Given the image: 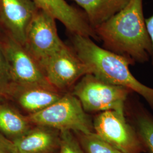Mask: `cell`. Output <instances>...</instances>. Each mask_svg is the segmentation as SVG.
Masks as SVG:
<instances>
[{"instance_id":"obj_10","label":"cell","mask_w":153,"mask_h":153,"mask_svg":"<svg viewBox=\"0 0 153 153\" xmlns=\"http://www.w3.org/2000/svg\"><path fill=\"white\" fill-rule=\"evenodd\" d=\"M39 9L48 13L62 23L71 34L98 39L85 13L70 5L65 0H33Z\"/></svg>"},{"instance_id":"obj_2","label":"cell","mask_w":153,"mask_h":153,"mask_svg":"<svg viewBox=\"0 0 153 153\" xmlns=\"http://www.w3.org/2000/svg\"><path fill=\"white\" fill-rule=\"evenodd\" d=\"M72 49L87 66L90 74L110 84L141 95L153 108V88L138 81L129 65L134 63L123 56L99 47L90 38L72 34Z\"/></svg>"},{"instance_id":"obj_4","label":"cell","mask_w":153,"mask_h":153,"mask_svg":"<svg viewBox=\"0 0 153 153\" xmlns=\"http://www.w3.org/2000/svg\"><path fill=\"white\" fill-rule=\"evenodd\" d=\"M131 91L87 74L76 83L72 94L86 112L114 111L125 114V103Z\"/></svg>"},{"instance_id":"obj_1","label":"cell","mask_w":153,"mask_h":153,"mask_svg":"<svg viewBox=\"0 0 153 153\" xmlns=\"http://www.w3.org/2000/svg\"><path fill=\"white\" fill-rule=\"evenodd\" d=\"M143 0H130L121 11L95 28L105 49L133 63L151 59L152 48L143 10Z\"/></svg>"},{"instance_id":"obj_7","label":"cell","mask_w":153,"mask_h":153,"mask_svg":"<svg viewBox=\"0 0 153 153\" xmlns=\"http://www.w3.org/2000/svg\"><path fill=\"white\" fill-rule=\"evenodd\" d=\"M1 44L11 79L15 85L52 86L38 62L21 44L9 36Z\"/></svg>"},{"instance_id":"obj_8","label":"cell","mask_w":153,"mask_h":153,"mask_svg":"<svg viewBox=\"0 0 153 153\" xmlns=\"http://www.w3.org/2000/svg\"><path fill=\"white\" fill-rule=\"evenodd\" d=\"M42 69L49 83L59 91L71 87L82 76L90 74L87 66L73 49L65 44L49 57Z\"/></svg>"},{"instance_id":"obj_5","label":"cell","mask_w":153,"mask_h":153,"mask_svg":"<svg viewBox=\"0 0 153 153\" xmlns=\"http://www.w3.org/2000/svg\"><path fill=\"white\" fill-rule=\"evenodd\" d=\"M56 20L48 13L39 9L26 31L24 47L41 68L64 44L57 33Z\"/></svg>"},{"instance_id":"obj_12","label":"cell","mask_w":153,"mask_h":153,"mask_svg":"<svg viewBox=\"0 0 153 153\" xmlns=\"http://www.w3.org/2000/svg\"><path fill=\"white\" fill-rule=\"evenodd\" d=\"M63 95L60 91L51 86L15 85L10 97L14 99L22 109L33 114L53 104Z\"/></svg>"},{"instance_id":"obj_19","label":"cell","mask_w":153,"mask_h":153,"mask_svg":"<svg viewBox=\"0 0 153 153\" xmlns=\"http://www.w3.org/2000/svg\"><path fill=\"white\" fill-rule=\"evenodd\" d=\"M13 142L0 132V153H11Z\"/></svg>"},{"instance_id":"obj_3","label":"cell","mask_w":153,"mask_h":153,"mask_svg":"<svg viewBox=\"0 0 153 153\" xmlns=\"http://www.w3.org/2000/svg\"><path fill=\"white\" fill-rule=\"evenodd\" d=\"M27 117L35 126H44L59 131L83 133L94 131L93 121L72 93L64 94L53 104L28 115Z\"/></svg>"},{"instance_id":"obj_9","label":"cell","mask_w":153,"mask_h":153,"mask_svg":"<svg viewBox=\"0 0 153 153\" xmlns=\"http://www.w3.org/2000/svg\"><path fill=\"white\" fill-rule=\"evenodd\" d=\"M38 10L33 0H0V23L8 36L24 47L28 26Z\"/></svg>"},{"instance_id":"obj_18","label":"cell","mask_w":153,"mask_h":153,"mask_svg":"<svg viewBox=\"0 0 153 153\" xmlns=\"http://www.w3.org/2000/svg\"><path fill=\"white\" fill-rule=\"evenodd\" d=\"M57 153H85L74 132L60 131V143Z\"/></svg>"},{"instance_id":"obj_14","label":"cell","mask_w":153,"mask_h":153,"mask_svg":"<svg viewBox=\"0 0 153 153\" xmlns=\"http://www.w3.org/2000/svg\"><path fill=\"white\" fill-rule=\"evenodd\" d=\"M32 125L27 116L9 104L0 102V132L7 138L14 141L30 129Z\"/></svg>"},{"instance_id":"obj_17","label":"cell","mask_w":153,"mask_h":153,"mask_svg":"<svg viewBox=\"0 0 153 153\" xmlns=\"http://www.w3.org/2000/svg\"><path fill=\"white\" fill-rule=\"evenodd\" d=\"M14 86L0 42V99L10 97Z\"/></svg>"},{"instance_id":"obj_13","label":"cell","mask_w":153,"mask_h":153,"mask_svg":"<svg viewBox=\"0 0 153 153\" xmlns=\"http://www.w3.org/2000/svg\"><path fill=\"white\" fill-rule=\"evenodd\" d=\"M81 7L95 30L123 9L130 0H71Z\"/></svg>"},{"instance_id":"obj_16","label":"cell","mask_w":153,"mask_h":153,"mask_svg":"<svg viewBox=\"0 0 153 153\" xmlns=\"http://www.w3.org/2000/svg\"><path fill=\"white\" fill-rule=\"evenodd\" d=\"M134 129L145 150L153 153V119L146 114L137 115Z\"/></svg>"},{"instance_id":"obj_20","label":"cell","mask_w":153,"mask_h":153,"mask_svg":"<svg viewBox=\"0 0 153 153\" xmlns=\"http://www.w3.org/2000/svg\"><path fill=\"white\" fill-rule=\"evenodd\" d=\"M145 23L146 26L148 30V34L151 41L152 48V53L151 59L153 65V14L152 16L145 18Z\"/></svg>"},{"instance_id":"obj_15","label":"cell","mask_w":153,"mask_h":153,"mask_svg":"<svg viewBox=\"0 0 153 153\" xmlns=\"http://www.w3.org/2000/svg\"><path fill=\"white\" fill-rule=\"evenodd\" d=\"M74 133L85 153H122L94 131Z\"/></svg>"},{"instance_id":"obj_6","label":"cell","mask_w":153,"mask_h":153,"mask_svg":"<svg viewBox=\"0 0 153 153\" xmlns=\"http://www.w3.org/2000/svg\"><path fill=\"white\" fill-rule=\"evenodd\" d=\"M94 131L122 153H142L145 151L134 128L125 115L107 111L97 115L93 121Z\"/></svg>"},{"instance_id":"obj_11","label":"cell","mask_w":153,"mask_h":153,"mask_svg":"<svg viewBox=\"0 0 153 153\" xmlns=\"http://www.w3.org/2000/svg\"><path fill=\"white\" fill-rule=\"evenodd\" d=\"M11 153H56L60 143V131L35 126L12 141Z\"/></svg>"}]
</instances>
